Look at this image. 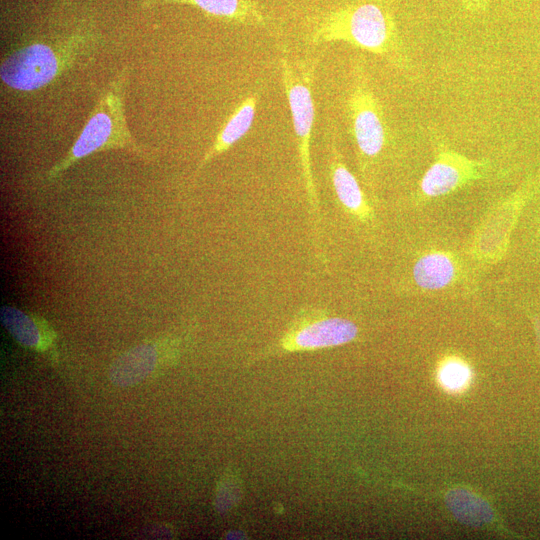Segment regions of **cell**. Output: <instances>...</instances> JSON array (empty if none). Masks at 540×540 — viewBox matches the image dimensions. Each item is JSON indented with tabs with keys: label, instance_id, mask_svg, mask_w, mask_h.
Here are the masks:
<instances>
[{
	"label": "cell",
	"instance_id": "cell-1",
	"mask_svg": "<svg viewBox=\"0 0 540 540\" xmlns=\"http://www.w3.org/2000/svg\"><path fill=\"white\" fill-rule=\"evenodd\" d=\"M310 42H344L389 59H397L400 52L394 18L385 5L375 1H358L326 12L314 25Z\"/></svg>",
	"mask_w": 540,
	"mask_h": 540
},
{
	"label": "cell",
	"instance_id": "cell-2",
	"mask_svg": "<svg viewBox=\"0 0 540 540\" xmlns=\"http://www.w3.org/2000/svg\"><path fill=\"white\" fill-rule=\"evenodd\" d=\"M125 79L126 70H123L109 84L70 150L48 170L47 180L58 178L82 158L100 151L120 149L145 161L152 158L149 152L136 143L128 129L124 110Z\"/></svg>",
	"mask_w": 540,
	"mask_h": 540
},
{
	"label": "cell",
	"instance_id": "cell-3",
	"mask_svg": "<svg viewBox=\"0 0 540 540\" xmlns=\"http://www.w3.org/2000/svg\"><path fill=\"white\" fill-rule=\"evenodd\" d=\"M280 70L297 140V149L310 213L314 223L315 236L317 237L316 244L317 248L320 249V207L313 181L310 156V143L315 116L312 94L314 68L310 65H303L299 71H296L290 64L288 57L284 54L280 58Z\"/></svg>",
	"mask_w": 540,
	"mask_h": 540
},
{
	"label": "cell",
	"instance_id": "cell-4",
	"mask_svg": "<svg viewBox=\"0 0 540 540\" xmlns=\"http://www.w3.org/2000/svg\"><path fill=\"white\" fill-rule=\"evenodd\" d=\"M76 40L62 46L32 43L21 47L1 63L2 82L18 91H33L52 82L67 67L72 53L77 52Z\"/></svg>",
	"mask_w": 540,
	"mask_h": 540
},
{
	"label": "cell",
	"instance_id": "cell-5",
	"mask_svg": "<svg viewBox=\"0 0 540 540\" xmlns=\"http://www.w3.org/2000/svg\"><path fill=\"white\" fill-rule=\"evenodd\" d=\"M357 333V326L352 321L329 316L322 309L308 308L300 311L283 336L258 358L343 345L352 341Z\"/></svg>",
	"mask_w": 540,
	"mask_h": 540
},
{
	"label": "cell",
	"instance_id": "cell-6",
	"mask_svg": "<svg viewBox=\"0 0 540 540\" xmlns=\"http://www.w3.org/2000/svg\"><path fill=\"white\" fill-rule=\"evenodd\" d=\"M350 132L364 159L377 157L383 150L387 131L383 109L368 83L361 65L354 69V81L346 102Z\"/></svg>",
	"mask_w": 540,
	"mask_h": 540
},
{
	"label": "cell",
	"instance_id": "cell-7",
	"mask_svg": "<svg viewBox=\"0 0 540 540\" xmlns=\"http://www.w3.org/2000/svg\"><path fill=\"white\" fill-rule=\"evenodd\" d=\"M178 345L177 339L162 338L128 349L111 363L109 368L111 383L123 388L142 382L159 364L176 356Z\"/></svg>",
	"mask_w": 540,
	"mask_h": 540
},
{
	"label": "cell",
	"instance_id": "cell-8",
	"mask_svg": "<svg viewBox=\"0 0 540 540\" xmlns=\"http://www.w3.org/2000/svg\"><path fill=\"white\" fill-rule=\"evenodd\" d=\"M0 319L4 328L21 346L38 352L54 349L56 333L42 317L14 306H2Z\"/></svg>",
	"mask_w": 540,
	"mask_h": 540
},
{
	"label": "cell",
	"instance_id": "cell-9",
	"mask_svg": "<svg viewBox=\"0 0 540 540\" xmlns=\"http://www.w3.org/2000/svg\"><path fill=\"white\" fill-rule=\"evenodd\" d=\"M148 2L190 5L213 18L233 25L265 27L269 19L263 7L255 0H149Z\"/></svg>",
	"mask_w": 540,
	"mask_h": 540
},
{
	"label": "cell",
	"instance_id": "cell-10",
	"mask_svg": "<svg viewBox=\"0 0 540 540\" xmlns=\"http://www.w3.org/2000/svg\"><path fill=\"white\" fill-rule=\"evenodd\" d=\"M259 97L258 92L250 93L236 106L198 163L195 177L211 160L229 150L248 133L255 119Z\"/></svg>",
	"mask_w": 540,
	"mask_h": 540
},
{
	"label": "cell",
	"instance_id": "cell-11",
	"mask_svg": "<svg viewBox=\"0 0 540 540\" xmlns=\"http://www.w3.org/2000/svg\"><path fill=\"white\" fill-rule=\"evenodd\" d=\"M468 163L455 154L441 153L424 174L420 188L426 196L435 197L455 189L466 175Z\"/></svg>",
	"mask_w": 540,
	"mask_h": 540
},
{
	"label": "cell",
	"instance_id": "cell-12",
	"mask_svg": "<svg viewBox=\"0 0 540 540\" xmlns=\"http://www.w3.org/2000/svg\"><path fill=\"white\" fill-rule=\"evenodd\" d=\"M330 178L335 194L342 206L356 216L364 217L368 212L361 187L348 170L334 144L330 149Z\"/></svg>",
	"mask_w": 540,
	"mask_h": 540
},
{
	"label": "cell",
	"instance_id": "cell-13",
	"mask_svg": "<svg viewBox=\"0 0 540 540\" xmlns=\"http://www.w3.org/2000/svg\"><path fill=\"white\" fill-rule=\"evenodd\" d=\"M416 283L426 289H439L446 286L453 278L454 266L451 259L442 253L427 254L414 266Z\"/></svg>",
	"mask_w": 540,
	"mask_h": 540
},
{
	"label": "cell",
	"instance_id": "cell-14",
	"mask_svg": "<svg viewBox=\"0 0 540 540\" xmlns=\"http://www.w3.org/2000/svg\"><path fill=\"white\" fill-rule=\"evenodd\" d=\"M446 502L456 518L467 525L481 526L493 517L489 505L466 490H452L447 494Z\"/></svg>",
	"mask_w": 540,
	"mask_h": 540
},
{
	"label": "cell",
	"instance_id": "cell-15",
	"mask_svg": "<svg viewBox=\"0 0 540 540\" xmlns=\"http://www.w3.org/2000/svg\"><path fill=\"white\" fill-rule=\"evenodd\" d=\"M470 379V370L462 362L451 360L446 362L439 371V381L450 391L463 389Z\"/></svg>",
	"mask_w": 540,
	"mask_h": 540
},
{
	"label": "cell",
	"instance_id": "cell-16",
	"mask_svg": "<svg viewBox=\"0 0 540 540\" xmlns=\"http://www.w3.org/2000/svg\"><path fill=\"white\" fill-rule=\"evenodd\" d=\"M464 7L470 11H476L481 9L485 3L486 0H461Z\"/></svg>",
	"mask_w": 540,
	"mask_h": 540
}]
</instances>
